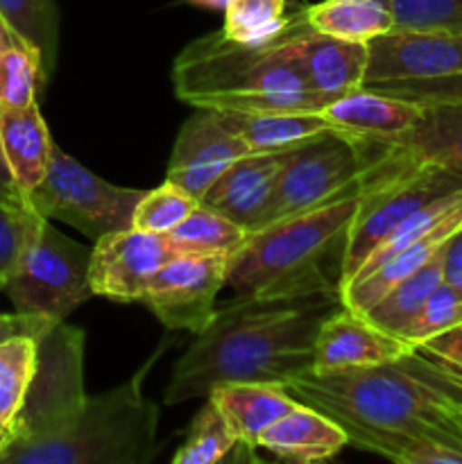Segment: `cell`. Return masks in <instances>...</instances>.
<instances>
[{"instance_id": "11", "label": "cell", "mask_w": 462, "mask_h": 464, "mask_svg": "<svg viewBox=\"0 0 462 464\" xmlns=\"http://www.w3.org/2000/svg\"><path fill=\"white\" fill-rule=\"evenodd\" d=\"M226 261L229 256L177 254L149 279L140 304L166 329L202 334L216 315V299L226 281Z\"/></svg>"}, {"instance_id": "29", "label": "cell", "mask_w": 462, "mask_h": 464, "mask_svg": "<svg viewBox=\"0 0 462 464\" xmlns=\"http://www.w3.org/2000/svg\"><path fill=\"white\" fill-rule=\"evenodd\" d=\"M0 16L41 54L50 82L59 59V9L54 0H0Z\"/></svg>"}, {"instance_id": "40", "label": "cell", "mask_w": 462, "mask_h": 464, "mask_svg": "<svg viewBox=\"0 0 462 464\" xmlns=\"http://www.w3.org/2000/svg\"><path fill=\"white\" fill-rule=\"evenodd\" d=\"M0 204H7V207H16V208H32L27 195L18 188L12 172H9L3 148H0Z\"/></svg>"}, {"instance_id": "37", "label": "cell", "mask_w": 462, "mask_h": 464, "mask_svg": "<svg viewBox=\"0 0 462 464\" xmlns=\"http://www.w3.org/2000/svg\"><path fill=\"white\" fill-rule=\"evenodd\" d=\"M365 89L380 91V93L408 100V102L419 104V107L462 102V72H456V75H447V77H433V80L390 82V84L365 86Z\"/></svg>"}, {"instance_id": "33", "label": "cell", "mask_w": 462, "mask_h": 464, "mask_svg": "<svg viewBox=\"0 0 462 464\" xmlns=\"http://www.w3.org/2000/svg\"><path fill=\"white\" fill-rule=\"evenodd\" d=\"M197 207L199 199L195 195L166 181L159 188L145 190L143 198L136 204L134 227L143 231H154V234H170Z\"/></svg>"}, {"instance_id": "26", "label": "cell", "mask_w": 462, "mask_h": 464, "mask_svg": "<svg viewBox=\"0 0 462 464\" xmlns=\"http://www.w3.org/2000/svg\"><path fill=\"white\" fill-rule=\"evenodd\" d=\"M45 84L39 50L0 16V107H27Z\"/></svg>"}, {"instance_id": "4", "label": "cell", "mask_w": 462, "mask_h": 464, "mask_svg": "<svg viewBox=\"0 0 462 464\" xmlns=\"http://www.w3.org/2000/svg\"><path fill=\"white\" fill-rule=\"evenodd\" d=\"M365 172L326 202L247 234L226 261L225 285L256 297L340 295L338 279H331L324 266L335 252L342 256Z\"/></svg>"}, {"instance_id": "34", "label": "cell", "mask_w": 462, "mask_h": 464, "mask_svg": "<svg viewBox=\"0 0 462 464\" xmlns=\"http://www.w3.org/2000/svg\"><path fill=\"white\" fill-rule=\"evenodd\" d=\"M43 222L45 218H41L34 208L0 204V293L21 263L25 249L39 236Z\"/></svg>"}, {"instance_id": "31", "label": "cell", "mask_w": 462, "mask_h": 464, "mask_svg": "<svg viewBox=\"0 0 462 464\" xmlns=\"http://www.w3.org/2000/svg\"><path fill=\"white\" fill-rule=\"evenodd\" d=\"M285 0H231L222 32L240 44H270L288 27Z\"/></svg>"}, {"instance_id": "41", "label": "cell", "mask_w": 462, "mask_h": 464, "mask_svg": "<svg viewBox=\"0 0 462 464\" xmlns=\"http://www.w3.org/2000/svg\"><path fill=\"white\" fill-rule=\"evenodd\" d=\"M442 367H444V372H447L448 388H451L453 403H456V421H457V426L462 429V372L453 370V367L444 365V362H442Z\"/></svg>"}, {"instance_id": "42", "label": "cell", "mask_w": 462, "mask_h": 464, "mask_svg": "<svg viewBox=\"0 0 462 464\" xmlns=\"http://www.w3.org/2000/svg\"><path fill=\"white\" fill-rule=\"evenodd\" d=\"M188 5H195V7H202V9H211V12H222L229 7L231 0H186Z\"/></svg>"}, {"instance_id": "30", "label": "cell", "mask_w": 462, "mask_h": 464, "mask_svg": "<svg viewBox=\"0 0 462 464\" xmlns=\"http://www.w3.org/2000/svg\"><path fill=\"white\" fill-rule=\"evenodd\" d=\"M36 372V338L0 340V429L9 430L27 397Z\"/></svg>"}, {"instance_id": "6", "label": "cell", "mask_w": 462, "mask_h": 464, "mask_svg": "<svg viewBox=\"0 0 462 464\" xmlns=\"http://www.w3.org/2000/svg\"><path fill=\"white\" fill-rule=\"evenodd\" d=\"M456 190H462V177L435 163L417 161L399 145L380 143L365 172L361 202L344 238L338 288L403 220Z\"/></svg>"}, {"instance_id": "16", "label": "cell", "mask_w": 462, "mask_h": 464, "mask_svg": "<svg viewBox=\"0 0 462 464\" xmlns=\"http://www.w3.org/2000/svg\"><path fill=\"white\" fill-rule=\"evenodd\" d=\"M284 161L285 150L254 152L238 159L204 190L199 204L234 220L247 234L256 231L274 198Z\"/></svg>"}, {"instance_id": "38", "label": "cell", "mask_w": 462, "mask_h": 464, "mask_svg": "<svg viewBox=\"0 0 462 464\" xmlns=\"http://www.w3.org/2000/svg\"><path fill=\"white\" fill-rule=\"evenodd\" d=\"M415 349L424 352L426 356L435 358V361L444 362V365L453 367V370L462 372V322L451 326V329L442 331V334L433 335V338L424 340Z\"/></svg>"}, {"instance_id": "21", "label": "cell", "mask_w": 462, "mask_h": 464, "mask_svg": "<svg viewBox=\"0 0 462 464\" xmlns=\"http://www.w3.org/2000/svg\"><path fill=\"white\" fill-rule=\"evenodd\" d=\"M344 447H349V438L338 421L302 401L258 440V449L274 453L281 460L302 464L329 460Z\"/></svg>"}, {"instance_id": "14", "label": "cell", "mask_w": 462, "mask_h": 464, "mask_svg": "<svg viewBox=\"0 0 462 464\" xmlns=\"http://www.w3.org/2000/svg\"><path fill=\"white\" fill-rule=\"evenodd\" d=\"M254 154L213 109H195L172 145L166 181L202 198L204 190L238 159Z\"/></svg>"}, {"instance_id": "8", "label": "cell", "mask_w": 462, "mask_h": 464, "mask_svg": "<svg viewBox=\"0 0 462 464\" xmlns=\"http://www.w3.org/2000/svg\"><path fill=\"white\" fill-rule=\"evenodd\" d=\"M379 148L380 140L358 139L333 130L285 150L274 198L258 229L308 211L347 188L367 170Z\"/></svg>"}, {"instance_id": "32", "label": "cell", "mask_w": 462, "mask_h": 464, "mask_svg": "<svg viewBox=\"0 0 462 464\" xmlns=\"http://www.w3.org/2000/svg\"><path fill=\"white\" fill-rule=\"evenodd\" d=\"M238 447L234 430L229 429L216 403L207 401L195 415L188 435L179 451L172 456L175 464H216L225 460Z\"/></svg>"}, {"instance_id": "24", "label": "cell", "mask_w": 462, "mask_h": 464, "mask_svg": "<svg viewBox=\"0 0 462 464\" xmlns=\"http://www.w3.org/2000/svg\"><path fill=\"white\" fill-rule=\"evenodd\" d=\"M394 145L417 161L435 163L462 177V102L424 107L419 122Z\"/></svg>"}, {"instance_id": "15", "label": "cell", "mask_w": 462, "mask_h": 464, "mask_svg": "<svg viewBox=\"0 0 462 464\" xmlns=\"http://www.w3.org/2000/svg\"><path fill=\"white\" fill-rule=\"evenodd\" d=\"M412 349L415 347L403 338L379 329L365 315L342 306L326 317L317 331L313 372L329 374L351 367L385 365L399 361Z\"/></svg>"}, {"instance_id": "2", "label": "cell", "mask_w": 462, "mask_h": 464, "mask_svg": "<svg viewBox=\"0 0 462 464\" xmlns=\"http://www.w3.org/2000/svg\"><path fill=\"white\" fill-rule=\"evenodd\" d=\"M281 388L335 421L406 430L462 449V429L444 367L419 349L385 365L329 374L311 370Z\"/></svg>"}, {"instance_id": "10", "label": "cell", "mask_w": 462, "mask_h": 464, "mask_svg": "<svg viewBox=\"0 0 462 464\" xmlns=\"http://www.w3.org/2000/svg\"><path fill=\"white\" fill-rule=\"evenodd\" d=\"M143 193L109 184L54 145L45 177L27 199L41 218L66 222L95 243L111 231L134 227Z\"/></svg>"}, {"instance_id": "43", "label": "cell", "mask_w": 462, "mask_h": 464, "mask_svg": "<svg viewBox=\"0 0 462 464\" xmlns=\"http://www.w3.org/2000/svg\"><path fill=\"white\" fill-rule=\"evenodd\" d=\"M5 442H7V430H3V429H0V451H3Z\"/></svg>"}, {"instance_id": "20", "label": "cell", "mask_w": 462, "mask_h": 464, "mask_svg": "<svg viewBox=\"0 0 462 464\" xmlns=\"http://www.w3.org/2000/svg\"><path fill=\"white\" fill-rule=\"evenodd\" d=\"M208 401L216 403L238 444H243L247 451H256L261 435L297 406V399L290 397L279 383L249 381L217 383L208 392Z\"/></svg>"}, {"instance_id": "35", "label": "cell", "mask_w": 462, "mask_h": 464, "mask_svg": "<svg viewBox=\"0 0 462 464\" xmlns=\"http://www.w3.org/2000/svg\"><path fill=\"white\" fill-rule=\"evenodd\" d=\"M394 27L462 34V0H390Z\"/></svg>"}, {"instance_id": "27", "label": "cell", "mask_w": 462, "mask_h": 464, "mask_svg": "<svg viewBox=\"0 0 462 464\" xmlns=\"http://www.w3.org/2000/svg\"><path fill=\"white\" fill-rule=\"evenodd\" d=\"M442 249L426 263L424 267L403 279L401 284L394 285L390 293H385L374 306L362 315L379 329L403 338L410 329L412 322L417 320L419 311L424 308L426 299L435 293L442 284Z\"/></svg>"}, {"instance_id": "22", "label": "cell", "mask_w": 462, "mask_h": 464, "mask_svg": "<svg viewBox=\"0 0 462 464\" xmlns=\"http://www.w3.org/2000/svg\"><path fill=\"white\" fill-rule=\"evenodd\" d=\"M0 148L16 186L30 195L45 177L54 148L39 102L16 109L0 107Z\"/></svg>"}, {"instance_id": "7", "label": "cell", "mask_w": 462, "mask_h": 464, "mask_svg": "<svg viewBox=\"0 0 462 464\" xmlns=\"http://www.w3.org/2000/svg\"><path fill=\"white\" fill-rule=\"evenodd\" d=\"M84 331L50 326L36 338V372L16 420L7 430L0 464H27L30 456L62 430L86 397Z\"/></svg>"}, {"instance_id": "17", "label": "cell", "mask_w": 462, "mask_h": 464, "mask_svg": "<svg viewBox=\"0 0 462 464\" xmlns=\"http://www.w3.org/2000/svg\"><path fill=\"white\" fill-rule=\"evenodd\" d=\"M290 45L306 75L308 86L317 93L340 98L362 86L367 68V44L313 30L302 9L290 32Z\"/></svg>"}, {"instance_id": "19", "label": "cell", "mask_w": 462, "mask_h": 464, "mask_svg": "<svg viewBox=\"0 0 462 464\" xmlns=\"http://www.w3.org/2000/svg\"><path fill=\"white\" fill-rule=\"evenodd\" d=\"M460 229L462 207L456 208L442 225L435 227V229L430 231V234H426L424 238L408 245L406 249H401V252H397L394 256H390L388 261H383L380 266L371 267V270L362 272V275H356L353 279H349L347 284L340 285L338 293L344 308L358 313V315L370 311L385 293H390L394 285L401 284V281L408 279L410 275H415L419 267H424L426 263L444 247V243Z\"/></svg>"}, {"instance_id": "3", "label": "cell", "mask_w": 462, "mask_h": 464, "mask_svg": "<svg viewBox=\"0 0 462 464\" xmlns=\"http://www.w3.org/2000/svg\"><path fill=\"white\" fill-rule=\"evenodd\" d=\"M297 16L270 44H240L211 32L186 45L172 66L175 95L195 109L216 111L320 113L335 98L308 86L290 45Z\"/></svg>"}, {"instance_id": "25", "label": "cell", "mask_w": 462, "mask_h": 464, "mask_svg": "<svg viewBox=\"0 0 462 464\" xmlns=\"http://www.w3.org/2000/svg\"><path fill=\"white\" fill-rule=\"evenodd\" d=\"M303 16L313 30L361 44L394 27L390 0H324L303 9Z\"/></svg>"}, {"instance_id": "12", "label": "cell", "mask_w": 462, "mask_h": 464, "mask_svg": "<svg viewBox=\"0 0 462 464\" xmlns=\"http://www.w3.org/2000/svg\"><path fill=\"white\" fill-rule=\"evenodd\" d=\"M462 72V34L392 27L367 41L362 86L433 80Z\"/></svg>"}, {"instance_id": "39", "label": "cell", "mask_w": 462, "mask_h": 464, "mask_svg": "<svg viewBox=\"0 0 462 464\" xmlns=\"http://www.w3.org/2000/svg\"><path fill=\"white\" fill-rule=\"evenodd\" d=\"M442 279L462 297V229L442 247Z\"/></svg>"}, {"instance_id": "5", "label": "cell", "mask_w": 462, "mask_h": 464, "mask_svg": "<svg viewBox=\"0 0 462 464\" xmlns=\"http://www.w3.org/2000/svg\"><path fill=\"white\" fill-rule=\"evenodd\" d=\"M168 343L149 361L109 392L86 394L71 420L54 438L41 444L27 464H148L159 453L161 412L143 394L149 367L166 352Z\"/></svg>"}, {"instance_id": "13", "label": "cell", "mask_w": 462, "mask_h": 464, "mask_svg": "<svg viewBox=\"0 0 462 464\" xmlns=\"http://www.w3.org/2000/svg\"><path fill=\"white\" fill-rule=\"evenodd\" d=\"M175 256L177 252L166 234L136 227L111 231L95 240V247L91 249V288L113 302H140L149 279Z\"/></svg>"}, {"instance_id": "9", "label": "cell", "mask_w": 462, "mask_h": 464, "mask_svg": "<svg viewBox=\"0 0 462 464\" xmlns=\"http://www.w3.org/2000/svg\"><path fill=\"white\" fill-rule=\"evenodd\" d=\"M89 266L91 249L63 236L45 220L3 293L16 313L57 324L95 295Z\"/></svg>"}, {"instance_id": "18", "label": "cell", "mask_w": 462, "mask_h": 464, "mask_svg": "<svg viewBox=\"0 0 462 464\" xmlns=\"http://www.w3.org/2000/svg\"><path fill=\"white\" fill-rule=\"evenodd\" d=\"M320 113L338 131H347L358 139L394 143L419 122L424 107L361 86L335 98Z\"/></svg>"}, {"instance_id": "28", "label": "cell", "mask_w": 462, "mask_h": 464, "mask_svg": "<svg viewBox=\"0 0 462 464\" xmlns=\"http://www.w3.org/2000/svg\"><path fill=\"white\" fill-rule=\"evenodd\" d=\"M177 254L231 256L247 238V231L222 213L199 204L181 225L166 234Z\"/></svg>"}, {"instance_id": "23", "label": "cell", "mask_w": 462, "mask_h": 464, "mask_svg": "<svg viewBox=\"0 0 462 464\" xmlns=\"http://www.w3.org/2000/svg\"><path fill=\"white\" fill-rule=\"evenodd\" d=\"M216 111V109H213ZM252 152H281L335 127L322 113L306 111H216ZM338 131V130H335Z\"/></svg>"}, {"instance_id": "36", "label": "cell", "mask_w": 462, "mask_h": 464, "mask_svg": "<svg viewBox=\"0 0 462 464\" xmlns=\"http://www.w3.org/2000/svg\"><path fill=\"white\" fill-rule=\"evenodd\" d=\"M462 322V297L442 281L435 288V293L426 299L424 308L419 311L417 320L412 322L410 329L406 331L403 340L410 343L412 347H419L424 340L451 329V326Z\"/></svg>"}, {"instance_id": "1", "label": "cell", "mask_w": 462, "mask_h": 464, "mask_svg": "<svg viewBox=\"0 0 462 464\" xmlns=\"http://www.w3.org/2000/svg\"><path fill=\"white\" fill-rule=\"evenodd\" d=\"M340 295L256 297L236 295L216 308L211 324L195 335L172 370L168 406L208 397L217 383H285L313 370L322 322L340 311Z\"/></svg>"}]
</instances>
